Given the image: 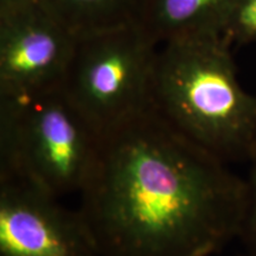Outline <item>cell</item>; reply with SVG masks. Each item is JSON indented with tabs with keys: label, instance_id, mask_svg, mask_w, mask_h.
<instances>
[{
	"label": "cell",
	"instance_id": "obj_1",
	"mask_svg": "<svg viewBox=\"0 0 256 256\" xmlns=\"http://www.w3.org/2000/svg\"><path fill=\"white\" fill-rule=\"evenodd\" d=\"M80 196L101 256H212L247 209L246 179L153 106L101 134Z\"/></svg>",
	"mask_w": 256,
	"mask_h": 256
},
{
	"label": "cell",
	"instance_id": "obj_2",
	"mask_svg": "<svg viewBox=\"0 0 256 256\" xmlns=\"http://www.w3.org/2000/svg\"><path fill=\"white\" fill-rule=\"evenodd\" d=\"M232 46L220 34L160 43L152 104L191 142L223 162L256 154V96L242 87Z\"/></svg>",
	"mask_w": 256,
	"mask_h": 256
},
{
	"label": "cell",
	"instance_id": "obj_3",
	"mask_svg": "<svg viewBox=\"0 0 256 256\" xmlns=\"http://www.w3.org/2000/svg\"><path fill=\"white\" fill-rule=\"evenodd\" d=\"M98 142L60 87L0 94V180L28 184L56 198L80 194Z\"/></svg>",
	"mask_w": 256,
	"mask_h": 256
},
{
	"label": "cell",
	"instance_id": "obj_4",
	"mask_svg": "<svg viewBox=\"0 0 256 256\" xmlns=\"http://www.w3.org/2000/svg\"><path fill=\"white\" fill-rule=\"evenodd\" d=\"M158 46L142 23L76 36L60 87L98 136L152 107Z\"/></svg>",
	"mask_w": 256,
	"mask_h": 256
},
{
	"label": "cell",
	"instance_id": "obj_5",
	"mask_svg": "<svg viewBox=\"0 0 256 256\" xmlns=\"http://www.w3.org/2000/svg\"><path fill=\"white\" fill-rule=\"evenodd\" d=\"M0 256H101L81 211L14 180H0Z\"/></svg>",
	"mask_w": 256,
	"mask_h": 256
},
{
	"label": "cell",
	"instance_id": "obj_6",
	"mask_svg": "<svg viewBox=\"0 0 256 256\" xmlns=\"http://www.w3.org/2000/svg\"><path fill=\"white\" fill-rule=\"evenodd\" d=\"M76 36L40 2L0 14V94L60 87Z\"/></svg>",
	"mask_w": 256,
	"mask_h": 256
},
{
	"label": "cell",
	"instance_id": "obj_7",
	"mask_svg": "<svg viewBox=\"0 0 256 256\" xmlns=\"http://www.w3.org/2000/svg\"><path fill=\"white\" fill-rule=\"evenodd\" d=\"M238 0H146L142 25L156 43L220 34Z\"/></svg>",
	"mask_w": 256,
	"mask_h": 256
},
{
	"label": "cell",
	"instance_id": "obj_8",
	"mask_svg": "<svg viewBox=\"0 0 256 256\" xmlns=\"http://www.w3.org/2000/svg\"><path fill=\"white\" fill-rule=\"evenodd\" d=\"M146 0H38L75 36L142 23Z\"/></svg>",
	"mask_w": 256,
	"mask_h": 256
},
{
	"label": "cell",
	"instance_id": "obj_9",
	"mask_svg": "<svg viewBox=\"0 0 256 256\" xmlns=\"http://www.w3.org/2000/svg\"><path fill=\"white\" fill-rule=\"evenodd\" d=\"M222 37L230 46L256 43V0H238L224 24Z\"/></svg>",
	"mask_w": 256,
	"mask_h": 256
},
{
	"label": "cell",
	"instance_id": "obj_10",
	"mask_svg": "<svg viewBox=\"0 0 256 256\" xmlns=\"http://www.w3.org/2000/svg\"><path fill=\"white\" fill-rule=\"evenodd\" d=\"M249 168L247 183V209H246L244 220H243L240 238L246 244L249 252L256 254V154L249 160Z\"/></svg>",
	"mask_w": 256,
	"mask_h": 256
},
{
	"label": "cell",
	"instance_id": "obj_11",
	"mask_svg": "<svg viewBox=\"0 0 256 256\" xmlns=\"http://www.w3.org/2000/svg\"><path fill=\"white\" fill-rule=\"evenodd\" d=\"M37 2L38 0H0V14H8L10 11H14V10Z\"/></svg>",
	"mask_w": 256,
	"mask_h": 256
},
{
	"label": "cell",
	"instance_id": "obj_12",
	"mask_svg": "<svg viewBox=\"0 0 256 256\" xmlns=\"http://www.w3.org/2000/svg\"><path fill=\"white\" fill-rule=\"evenodd\" d=\"M243 256H256V254H254V252H247V254L246 255H243Z\"/></svg>",
	"mask_w": 256,
	"mask_h": 256
}]
</instances>
